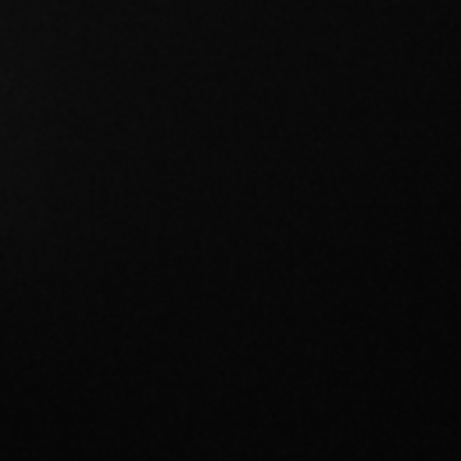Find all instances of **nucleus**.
Returning <instances> with one entry per match:
<instances>
[]
</instances>
